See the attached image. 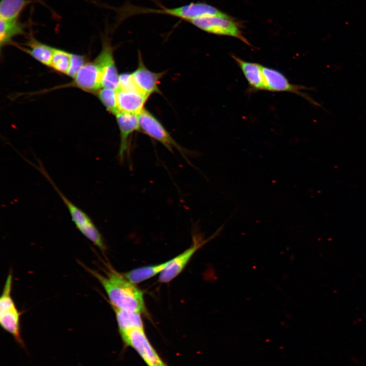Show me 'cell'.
<instances>
[{
	"label": "cell",
	"instance_id": "obj_19",
	"mask_svg": "<svg viewBox=\"0 0 366 366\" xmlns=\"http://www.w3.org/2000/svg\"><path fill=\"white\" fill-rule=\"evenodd\" d=\"M167 263L168 261L161 264L139 267L125 272L123 275L131 282L137 284L160 274Z\"/></svg>",
	"mask_w": 366,
	"mask_h": 366
},
{
	"label": "cell",
	"instance_id": "obj_24",
	"mask_svg": "<svg viewBox=\"0 0 366 366\" xmlns=\"http://www.w3.org/2000/svg\"><path fill=\"white\" fill-rule=\"evenodd\" d=\"M118 89L121 90H139L133 80L131 73H124L119 75Z\"/></svg>",
	"mask_w": 366,
	"mask_h": 366
},
{
	"label": "cell",
	"instance_id": "obj_8",
	"mask_svg": "<svg viewBox=\"0 0 366 366\" xmlns=\"http://www.w3.org/2000/svg\"><path fill=\"white\" fill-rule=\"evenodd\" d=\"M124 343L132 347L147 366H162L164 363L147 338L144 329L136 328L120 334Z\"/></svg>",
	"mask_w": 366,
	"mask_h": 366
},
{
	"label": "cell",
	"instance_id": "obj_25",
	"mask_svg": "<svg viewBox=\"0 0 366 366\" xmlns=\"http://www.w3.org/2000/svg\"><path fill=\"white\" fill-rule=\"evenodd\" d=\"M162 366H167V365L164 363Z\"/></svg>",
	"mask_w": 366,
	"mask_h": 366
},
{
	"label": "cell",
	"instance_id": "obj_1",
	"mask_svg": "<svg viewBox=\"0 0 366 366\" xmlns=\"http://www.w3.org/2000/svg\"><path fill=\"white\" fill-rule=\"evenodd\" d=\"M84 267L101 284L112 307L148 315L143 291L127 279L123 274L110 267L105 271L104 274Z\"/></svg>",
	"mask_w": 366,
	"mask_h": 366
},
{
	"label": "cell",
	"instance_id": "obj_22",
	"mask_svg": "<svg viewBox=\"0 0 366 366\" xmlns=\"http://www.w3.org/2000/svg\"><path fill=\"white\" fill-rule=\"evenodd\" d=\"M71 53L55 48L50 67L60 73L67 75L70 63Z\"/></svg>",
	"mask_w": 366,
	"mask_h": 366
},
{
	"label": "cell",
	"instance_id": "obj_11",
	"mask_svg": "<svg viewBox=\"0 0 366 366\" xmlns=\"http://www.w3.org/2000/svg\"><path fill=\"white\" fill-rule=\"evenodd\" d=\"M114 115L120 134L118 158L123 162L129 151L131 136L135 131L140 130L138 119L137 115L120 111Z\"/></svg>",
	"mask_w": 366,
	"mask_h": 366
},
{
	"label": "cell",
	"instance_id": "obj_2",
	"mask_svg": "<svg viewBox=\"0 0 366 366\" xmlns=\"http://www.w3.org/2000/svg\"><path fill=\"white\" fill-rule=\"evenodd\" d=\"M38 165H36L30 162H29L41 172L58 194L66 206L72 221L77 229L95 246L103 252H105L106 250V246L103 238L90 217L85 211L73 203L62 193L52 179L42 163L39 160H38Z\"/></svg>",
	"mask_w": 366,
	"mask_h": 366
},
{
	"label": "cell",
	"instance_id": "obj_23",
	"mask_svg": "<svg viewBox=\"0 0 366 366\" xmlns=\"http://www.w3.org/2000/svg\"><path fill=\"white\" fill-rule=\"evenodd\" d=\"M86 63L83 56L71 53L70 63L67 75L73 78Z\"/></svg>",
	"mask_w": 366,
	"mask_h": 366
},
{
	"label": "cell",
	"instance_id": "obj_16",
	"mask_svg": "<svg viewBox=\"0 0 366 366\" xmlns=\"http://www.w3.org/2000/svg\"><path fill=\"white\" fill-rule=\"evenodd\" d=\"M112 309L115 314L120 334L133 329H144L142 314L140 313L119 310L113 307Z\"/></svg>",
	"mask_w": 366,
	"mask_h": 366
},
{
	"label": "cell",
	"instance_id": "obj_3",
	"mask_svg": "<svg viewBox=\"0 0 366 366\" xmlns=\"http://www.w3.org/2000/svg\"><path fill=\"white\" fill-rule=\"evenodd\" d=\"M148 13L170 15L187 22L194 18L207 15L228 16L217 8L201 2L191 3L172 8H163L159 9L140 8L130 4L127 5L126 7V14L128 17L136 14Z\"/></svg>",
	"mask_w": 366,
	"mask_h": 366
},
{
	"label": "cell",
	"instance_id": "obj_18",
	"mask_svg": "<svg viewBox=\"0 0 366 366\" xmlns=\"http://www.w3.org/2000/svg\"><path fill=\"white\" fill-rule=\"evenodd\" d=\"M26 24L19 20H6L0 19L1 49L12 43L13 39L25 34Z\"/></svg>",
	"mask_w": 366,
	"mask_h": 366
},
{
	"label": "cell",
	"instance_id": "obj_15",
	"mask_svg": "<svg viewBox=\"0 0 366 366\" xmlns=\"http://www.w3.org/2000/svg\"><path fill=\"white\" fill-rule=\"evenodd\" d=\"M231 56L240 69L252 90H266L262 65L246 61L233 54Z\"/></svg>",
	"mask_w": 366,
	"mask_h": 366
},
{
	"label": "cell",
	"instance_id": "obj_12",
	"mask_svg": "<svg viewBox=\"0 0 366 366\" xmlns=\"http://www.w3.org/2000/svg\"><path fill=\"white\" fill-rule=\"evenodd\" d=\"M131 74L140 92L148 96L155 93H160L159 84L164 73L155 72L148 69L145 66L140 53L138 67Z\"/></svg>",
	"mask_w": 366,
	"mask_h": 366
},
{
	"label": "cell",
	"instance_id": "obj_17",
	"mask_svg": "<svg viewBox=\"0 0 366 366\" xmlns=\"http://www.w3.org/2000/svg\"><path fill=\"white\" fill-rule=\"evenodd\" d=\"M26 45L21 48L34 58L42 64L50 67L54 48L37 41L31 36Z\"/></svg>",
	"mask_w": 366,
	"mask_h": 366
},
{
	"label": "cell",
	"instance_id": "obj_26",
	"mask_svg": "<svg viewBox=\"0 0 366 366\" xmlns=\"http://www.w3.org/2000/svg\"><path fill=\"white\" fill-rule=\"evenodd\" d=\"M36 1H37V0H36ZM37 1H39V0H37Z\"/></svg>",
	"mask_w": 366,
	"mask_h": 366
},
{
	"label": "cell",
	"instance_id": "obj_4",
	"mask_svg": "<svg viewBox=\"0 0 366 366\" xmlns=\"http://www.w3.org/2000/svg\"><path fill=\"white\" fill-rule=\"evenodd\" d=\"M13 274L10 271L6 278L0 298V324L22 348H25L21 332V313L12 296Z\"/></svg>",
	"mask_w": 366,
	"mask_h": 366
},
{
	"label": "cell",
	"instance_id": "obj_10",
	"mask_svg": "<svg viewBox=\"0 0 366 366\" xmlns=\"http://www.w3.org/2000/svg\"><path fill=\"white\" fill-rule=\"evenodd\" d=\"M262 70L266 90L292 93L302 97L314 105L321 106L308 95L301 92V90L309 89L308 87L291 84L282 72L273 68L262 66Z\"/></svg>",
	"mask_w": 366,
	"mask_h": 366
},
{
	"label": "cell",
	"instance_id": "obj_5",
	"mask_svg": "<svg viewBox=\"0 0 366 366\" xmlns=\"http://www.w3.org/2000/svg\"><path fill=\"white\" fill-rule=\"evenodd\" d=\"M140 130L158 141L171 152L176 149L188 161L190 151L179 144L162 123L151 113L144 109L137 115Z\"/></svg>",
	"mask_w": 366,
	"mask_h": 366
},
{
	"label": "cell",
	"instance_id": "obj_14",
	"mask_svg": "<svg viewBox=\"0 0 366 366\" xmlns=\"http://www.w3.org/2000/svg\"><path fill=\"white\" fill-rule=\"evenodd\" d=\"M149 96L138 89L117 90L119 111L138 115L144 109Z\"/></svg>",
	"mask_w": 366,
	"mask_h": 366
},
{
	"label": "cell",
	"instance_id": "obj_13",
	"mask_svg": "<svg viewBox=\"0 0 366 366\" xmlns=\"http://www.w3.org/2000/svg\"><path fill=\"white\" fill-rule=\"evenodd\" d=\"M71 85L90 93L102 87L100 69L95 60L87 62L73 78Z\"/></svg>",
	"mask_w": 366,
	"mask_h": 366
},
{
	"label": "cell",
	"instance_id": "obj_6",
	"mask_svg": "<svg viewBox=\"0 0 366 366\" xmlns=\"http://www.w3.org/2000/svg\"><path fill=\"white\" fill-rule=\"evenodd\" d=\"M188 22L206 33L233 37L251 45L243 36L239 24L230 16L207 15L194 18Z\"/></svg>",
	"mask_w": 366,
	"mask_h": 366
},
{
	"label": "cell",
	"instance_id": "obj_21",
	"mask_svg": "<svg viewBox=\"0 0 366 366\" xmlns=\"http://www.w3.org/2000/svg\"><path fill=\"white\" fill-rule=\"evenodd\" d=\"M97 94L98 98L109 113L115 115L119 111L116 89L102 87Z\"/></svg>",
	"mask_w": 366,
	"mask_h": 366
},
{
	"label": "cell",
	"instance_id": "obj_20",
	"mask_svg": "<svg viewBox=\"0 0 366 366\" xmlns=\"http://www.w3.org/2000/svg\"><path fill=\"white\" fill-rule=\"evenodd\" d=\"M31 3V0H1L0 19L19 20L21 13Z\"/></svg>",
	"mask_w": 366,
	"mask_h": 366
},
{
	"label": "cell",
	"instance_id": "obj_7",
	"mask_svg": "<svg viewBox=\"0 0 366 366\" xmlns=\"http://www.w3.org/2000/svg\"><path fill=\"white\" fill-rule=\"evenodd\" d=\"M222 228V226L207 239H204L200 236L194 235L192 245L188 249L168 261L166 266L159 274V281L162 283H167L177 277L184 269L194 254L207 242L218 235Z\"/></svg>",
	"mask_w": 366,
	"mask_h": 366
},
{
	"label": "cell",
	"instance_id": "obj_9",
	"mask_svg": "<svg viewBox=\"0 0 366 366\" xmlns=\"http://www.w3.org/2000/svg\"><path fill=\"white\" fill-rule=\"evenodd\" d=\"M94 60L101 72L102 87L117 90L119 75L115 63L113 48L107 39L103 40L101 51Z\"/></svg>",
	"mask_w": 366,
	"mask_h": 366
}]
</instances>
